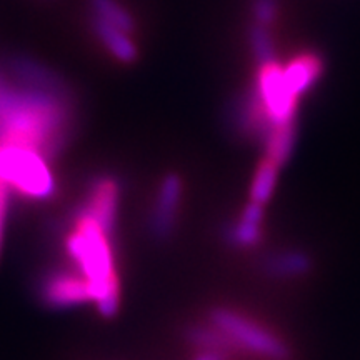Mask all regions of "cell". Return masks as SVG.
Returning a JSON list of instances; mask_svg holds the SVG:
<instances>
[{"label":"cell","instance_id":"6","mask_svg":"<svg viewBox=\"0 0 360 360\" xmlns=\"http://www.w3.org/2000/svg\"><path fill=\"white\" fill-rule=\"evenodd\" d=\"M44 304L52 309H70L92 302L89 283L84 276L72 270H56L40 285Z\"/></svg>","mask_w":360,"mask_h":360},{"label":"cell","instance_id":"15","mask_svg":"<svg viewBox=\"0 0 360 360\" xmlns=\"http://www.w3.org/2000/svg\"><path fill=\"white\" fill-rule=\"evenodd\" d=\"M92 6L94 12H96L94 15L98 17V19L109 22L110 25L125 30L129 34L134 32L135 22L132 15L117 0H92Z\"/></svg>","mask_w":360,"mask_h":360},{"label":"cell","instance_id":"1","mask_svg":"<svg viewBox=\"0 0 360 360\" xmlns=\"http://www.w3.org/2000/svg\"><path fill=\"white\" fill-rule=\"evenodd\" d=\"M67 109L45 90L0 87V146L22 147L52 157L65 141Z\"/></svg>","mask_w":360,"mask_h":360},{"label":"cell","instance_id":"11","mask_svg":"<svg viewBox=\"0 0 360 360\" xmlns=\"http://www.w3.org/2000/svg\"><path fill=\"white\" fill-rule=\"evenodd\" d=\"M94 30H96L97 37L105 45L107 51L117 60L125 62V64H130V62L135 60V57H137V47H135L129 32L117 29V27L110 25L109 22L98 19L96 15H94Z\"/></svg>","mask_w":360,"mask_h":360},{"label":"cell","instance_id":"8","mask_svg":"<svg viewBox=\"0 0 360 360\" xmlns=\"http://www.w3.org/2000/svg\"><path fill=\"white\" fill-rule=\"evenodd\" d=\"M120 187L119 182L110 175H101L89 187L87 200L82 209L92 215L103 229L114 232L119 214Z\"/></svg>","mask_w":360,"mask_h":360},{"label":"cell","instance_id":"13","mask_svg":"<svg viewBox=\"0 0 360 360\" xmlns=\"http://www.w3.org/2000/svg\"><path fill=\"white\" fill-rule=\"evenodd\" d=\"M278 165L274 164L272 160H269L267 157L260 162V165L255 170L254 180H252L250 187V199L252 202H257V204H265L270 197H272L274 188L277 184V175H278Z\"/></svg>","mask_w":360,"mask_h":360},{"label":"cell","instance_id":"3","mask_svg":"<svg viewBox=\"0 0 360 360\" xmlns=\"http://www.w3.org/2000/svg\"><path fill=\"white\" fill-rule=\"evenodd\" d=\"M0 180L34 200L51 199L56 191L47 157L22 147L0 146Z\"/></svg>","mask_w":360,"mask_h":360},{"label":"cell","instance_id":"4","mask_svg":"<svg viewBox=\"0 0 360 360\" xmlns=\"http://www.w3.org/2000/svg\"><path fill=\"white\" fill-rule=\"evenodd\" d=\"M210 321L233 344L242 345L252 352L272 360H285L289 357V349L281 339H277L276 335H272L257 323L250 322L249 319L232 312V310L215 309L210 314Z\"/></svg>","mask_w":360,"mask_h":360},{"label":"cell","instance_id":"2","mask_svg":"<svg viewBox=\"0 0 360 360\" xmlns=\"http://www.w3.org/2000/svg\"><path fill=\"white\" fill-rule=\"evenodd\" d=\"M112 232L80 209L65 238V250L89 283L98 314L114 317L120 305V282L115 272Z\"/></svg>","mask_w":360,"mask_h":360},{"label":"cell","instance_id":"7","mask_svg":"<svg viewBox=\"0 0 360 360\" xmlns=\"http://www.w3.org/2000/svg\"><path fill=\"white\" fill-rule=\"evenodd\" d=\"M180 199H182V180L175 174L165 175L160 182L150 214V231L157 240H165L172 236L177 222Z\"/></svg>","mask_w":360,"mask_h":360},{"label":"cell","instance_id":"19","mask_svg":"<svg viewBox=\"0 0 360 360\" xmlns=\"http://www.w3.org/2000/svg\"><path fill=\"white\" fill-rule=\"evenodd\" d=\"M11 187L0 180V252H2L4 231H6V220L8 214V204H11Z\"/></svg>","mask_w":360,"mask_h":360},{"label":"cell","instance_id":"17","mask_svg":"<svg viewBox=\"0 0 360 360\" xmlns=\"http://www.w3.org/2000/svg\"><path fill=\"white\" fill-rule=\"evenodd\" d=\"M249 40L252 52H254V56L259 60L260 65L276 60V47H274L272 35H270L267 27L259 24L252 25L249 32Z\"/></svg>","mask_w":360,"mask_h":360},{"label":"cell","instance_id":"9","mask_svg":"<svg viewBox=\"0 0 360 360\" xmlns=\"http://www.w3.org/2000/svg\"><path fill=\"white\" fill-rule=\"evenodd\" d=\"M322 58L317 53L305 52L292 58L287 67H283V79H285L292 94L299 98V96L307 92L317 82L322 75Z\"/></svg>","mask_w":360,"mask_h":360},{"label":"cell","instance_id":"16","mask_svg":"<svg viewBox=\"0 0 360 360\" xmlns=\"http://www.w3.org/2000/svg\"><path fill=\"white\" fill-rule=\"evenodd\" d=\"M260 238H262V229L260 224H252L247 222L244 219H238L237 222H232L225 229V240L233 247H252L259 244Z\"/></svg>","mask_w":360,"mask_h":360},{"label":"cell","instance_id":"12","mask_svg":"<svg viewBox=\"0 0 360 360\" xmlns=\"http://www.w3.org/2000/svg\"><path fill=\"white\" fill-rule=\"evenodd\" d=\"M295 146V127L294 124L277 125L265 139L264 147L267 159L277 164L278 167L285 164L290 159L292 152H294Z\"/></svg>","mask_w":360,"mask_h":360},{"label":"cell","instance_id":"21","mask_svg":"<svg viewBox=\"0 0 360 360\" xmlns=\"http://www.w3.org/2000/svg\"><path fill=\"white\" fill-rule=\"evenodd\" d=\"M0 87H2V85H0Z\"/></svg>","mask_w":360,"mask_h":360},{"label":"cell","instance_id":"5","mask_svg":"<svg viewBox=\"0 0 360 360\" xmlns=\"http://www.w3.org/2000/svg\"><path fill=\"white\" fill-rule=\"evenodd\" d=\"M254 87L274 127L294 124L297 97L283 79V67L278 65L277 60L260 65Z\"/></svg>","mask_w":360,"mask_h":360},{"label":"cell","instance_id":"18","mask_svg":"<svg viewBox=\"0 0 360 360\" xmlns=\"http://www.w3.org/2000/svg\"><path fill=\"white\" fill-rule=\"evenodd\" d=\"M278 13L277 0H252V15H254L255 24L267 27L272 24Z\"/></svg>","mask_w":360,"mask_h":360},{"label":"cell","instance_id":"14","mask_svg":"<svg viewBox=\"0 0 360 360\" xmlns=\"http://www.w3.org/2000/svg\"><path fill=\"white\" fill-rule=\"evenodd\" d=\"M187 339L191 344L202 350H215V352H227L233 342L217 327H202L195 326L187 330Z\"/></svg>","mask_w":360,"mask_h":360},{"label":"cell","instance_id":"20","mask_svg":"<svg viewBox=\"0 0 360 360\" xmlns=\"http://www.w3.org/2000/svg\"><path fill=\"white\" fill-rule=\"evenodd\" d=\"M195 360H227L225 352H215V350H204Z\"/></svg>","mask_w":360,"mask_h":360},{"label":"cell","instance_id":"10","mask_svg":"<svg viewBox=\"0 0 360 360\" xmlns=\"http://www.w3.org/2000/svg\"><path fill=\"white\" fill-rule=\"evenodd\" d=\"M312 267V260L302 250H282L270 254L262 260V270L276 278L305 276Z\"/></svg>","mask_w":360,"mask_h":360}]
</instances>
